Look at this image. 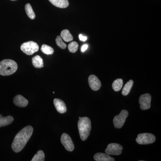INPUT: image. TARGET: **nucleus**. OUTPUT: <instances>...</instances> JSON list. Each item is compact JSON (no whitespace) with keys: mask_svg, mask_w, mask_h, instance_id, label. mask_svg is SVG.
<instances>
[{"mask_svg":"<svg viewBox=\"0 0 161 161\" xmlns=\"http://www.w3.org/2000/svg\"><path fill=\"white\" fill-rule=\"evenodd\" d=\"M33 129L31 126H27L18 132L15 136L11 147L15 153L20 152L26 146L32 135Z\"/></svg>","mask_w":161,"mask_h":161,"instance_id":"obj_1","label":"nucleus"},{"mask_svg":"<svg viewBox=\"0 0 161 161\" xmlns=\"http://www.w3.org/2000/svg\"><path fill=\"white\" fill-rule=\"evenodd\" d=\"M78 128L81 140H86L90 134L92 126L91 121L88 117H83L79 119Z\"/></svg>","mask_w":161,"mask_h":161,"instance_id":"obj_2","label":"nucleus"},{"mask_svg":"<svg viewBox=\"0 0 161 161\" xmlns=\"http://www.w3.org/2000/svg\"><path fill=\"white\" fill-rule=\"evenodd\" d=\"M17 69V64L14 60L5 59L0 62V75L2 76L13 75Z\"/></svg>","mask_w":161,"mask_h":161,"instance_id":"obj_3","label":"nucleus"},{"mask_svg":"<svg viewBox=\"0 0 161 161\" xmlns=\"http://www.w3.org/2000/svg\"><path fill=\"white\" fill-rule=\"evenodd\" d=\"M37 43L33 41H29L23 43L21 46V50L27 55H32L39 50Z\"/></svg>","mask_w":161,"mask_h":161,"instance_id":"obj_4","label":"nucleus"},{"mask_svg":"<svg viewBox=\"0 0 161 161\" xmlns=\"http://www.w3.org/2000/svg\"><path fill=\"white\" fill-rule=\"evenodd\" d=\"M156 140L155 136L151 133H140L137 136L136 138V142L140 145H148L152 144Z\"/></svg>","mask_w":161,"mask_h":161,"instance_id":"obj_5","label":"nucleus"},{"mask_svg":"<svg viewBox=\"0 0 161 161\" xmlns=\"http://www.w3.org/2000/svg\"><path fill=\"white\" fill-rule=\"evenodd\" d=\"M129 115V112L126 110H123L119 115L114 117L113 124L114 126L117 129H120L123 126L126 119Z\"/></svg>","mask_w":161,"mask_h":161,"instance_id":"obj_6","label":"nucleus"},{"mask_svg":"<svg viewBox=\"0 0 161 161\" xmlns=\"http://www.w3.org/2000/svg\"><path fill=\"white\" fill-rule=\"evenodd\" d=\"M122 150L123 147L119 144L111 143L108 145L105 152L109 155H119L121 154Z\"/></svg>","mask_w":161,"mask_h":161,"instance_id":"obj_7","label":"nucleus"},{"mask_svg":"<svg viewBox=\"0 0 161 161\" xmlns=\"http://www.w3.org/2000/svg\"><path fill=\"white\" fill-rule=\"evenodd\" d=\"M61 142L67 151L72 152L75 149V145L68 134L64 133L61 135Z\"/></svg>","mask_w":161,"mask_h":161,"instance_id":"obj_8","label":"nucleus"},{"mask_svg":"<svg viewBox=\"0 0 161 161\" xmlns=\"http://www.w3.org/2000/svg\"><path fill=\"white\" fill-rule=\"evenodd\" d=\"M151 96L150 94H145L141 95L139 99L140 108L142 110L149 109L151 107Z\"/></svg>","mask_w":161,"mask_h":161,"instance_id":"obj_9","label":"nucleus"},{"mask_svg":"<svg viewBox=\"0 0 161 161\" xmlns=\"http://www.w3.org/2000/svg\"><path fill=\"white\" fill-rule=\"evenodd\" d=\"M88 82L90 87L93 91H97L100 89L101 83L95 75H90L88 78Z\"/></svg>","mask_w":161,"mask_h":161,"instance_id":"obj_10","label":"nucleus"},{"mask_svg":"<svg viewBox=\"0 0 161 161\" xmlns=\"http://www.w3.org/2000/svg\"><path fill=\"white\" fill-rule=\"evenodd\" d=\"M53 103L56 110L59 113L62 114L66 112V105L63 101L58 98H55L54 99Z\"/></svg>","mask_w":161,"mask_h":161,"instance_id":"obj_11","label":"nucleus"},{"mask_svg":"<svg viewBox=\"0 0 161 161\" xmlns=\"http://www.w3.org/2000/svg\"><path fill=\"white\" fill-rule=\"evenodd\" d=\"M13 102L17 106L22 108L27 106L28 104V101L20 95H18L14 97Z\"/></svg>","mask_w":161,"mask_h":161,"instance_id":"obj_12","label":"nucleus"},{"mask_svg":"<svg viewBox=\"0 0 161 161\" xmlns=\"http://www.w3.org/2000/svg\"><path fill=\"white\" fill-rule=\"evenodd\" d=\"M94 159L96 161H114L115 159L111 157L109 154L105 153H98L95 154L94 156Z\"/></svg>","mask_w":161,"mask_h":161,"instance_id":"obj_13","label":"nucleus"},{"mask_svg":"<svg viewBox=\"0 0 161 161\" xmlns=\"http://www.w3.org/2000/svg\"><path fill=\"white\" fill-rule=\"evenodd\" d=\"M53 6L60 8H66L68 7L69 3L68 0H49Z\"/></svg>","mask_w":161,"mask_h":161,"instance_id":"obj_14","label":"nucleus"},{"mask_svg":"<svg viewBox=\"0 0 161 161\" xmlns=\"http://www.w3.org/2000/svg\"><path fill=\"white\" fill-rule=\"evenodd\" d=\"M14 120V119L10 115L4 117L2 115H0V127L6 126L10 125Z\"/></svg>","mask_w":161,"mask_h":161,"instance_id":"obj_15","label":"nucleus"},{"mask_svg":"<svg viewBox=\"0 0 161 161\" xmlns=\"http://www.w3.org/2000/svg\"><path fill=\"white\" fill-rule=\"evenodd\" d=\"M32 64L36 68H41L43 67V59L40 56H35L32 58Z\"/></svg>","mask_w":161,"mask_h":161,"instance_id":"obj_16","label":"nucleus"},{"mask_svg":"<svg viewBox=\"0 0 161 161\" xmlns=\"http://www.w3.org/2000/svg\"><path fill=\"white\" fill-rule=\"evenodd\" d=\"M60 36L65 42H69L73 40V36L67 29L64 30L61 32Z\"/></svg>","mask_w":161,"mask_h":161,"instance_id":"obj_17","label":"nucleus"},{"mask_svg":"<svg viewBox=\"0 0 161 161\" xmlns=\"http://www.w3.org/2000/svg\"><path fill=\"white\" fill-rule=\"evenodd\" d=\"M133 83H134V81L132 80H130L126 83L123 88L122 91V95L124 96H127V95H129L132 86H133Z\"/></svg>","mask_w":161,"mask_h":161,"instance_id":"obj_18","label":"nucleus"},{"mask_svg":"<svg viewBox=\"0 0 161 161\" xmlns=\"http://www.w3.org/2000/svg\"><path fill=\"white\" fill-rule=\"evenodd\" d=\"M123 85V80L121 78H118L114 80L112 85V88L115 92H119Z\"/></svg>","mask_w":161,"mask_h":161,"instance_id":"obj_19","label":"nucleus"},{"mask_svg":"<svg viewBox=\"0 0 161 161\" xmlns=\"http://www.w3.org/2000/svg\"><path fill=\"white\" fill-rule=\"evenodd\" d=\"M25 11L28 17L31 19H34L36 18V14L33 10L32 6L29 3H27L25 6Z\"/></svg>","mask_w":161,"mask_h":161,"instance_id":"obj_20","label":"nucleus"},{"mask_svg":"<svg viewBox=\"0 0 161 161\" xmlns=\"http://www.w3.org/2000/svg\"><path fill=\"white\" fill-rule=\"evenodd\" d=\"M41 51L45 54L52 55L54 53V49L51 47L48 46L46 44H43L41 47Z\"/></svg>","mask_w":161,"mask_h":161,"instance_id":"obj_21","label":"nucleus"},{"mask_svg":"<svg viewBox=\"0 0 161 161\" xmlns=\"http://www.w3.org/2000/svg\"><path fill=\"white\" fill-rule=\"evenodd\" d=\"M45 158V155L42 150H39L37 153L35 154L31 161H43Z\"/></svg>","mask_w":161,"mask_h":161,"instance_id":"obj_22","label":"nucleus"},{"mask_svg":"<svg viewBox=\"0 0 161 161\" xmlns=\"http://www.w3.org/2000/svg\"><path fill=\"white\" fill-rule=\"evenodd\" d=\"M78 43L74 41L70 43L68 45V49L70 53H75L78 50Z\"/></svg>","mask_w":161,"mask_h":161,"instance_id":"obj_23","label":"nucleus"},{"mask_svg":"<svg viewBox=\"0 0 161 161\" xmlns=\"http://www.w3.org/2000/svg\"><path fill=\"white\" fill-rule=\"evenodd\" d=\"M56 43L57 45L61 49H65L66 48V44L63 42L60 36H58L56 39Z\"/></svg>","mask_w":161,"mask_h":161,"instance_id":"obj_24","label":"nucleus"},{"mask_svg":"<svg viewBox=\"0 0 161 161\" xmlns=\"http://www.w3.org/2000/svg\"><path fill=\"white\" fill-rule=\"evenodd\" d=\"M79 38L80 40H81V41H84H84H86L87 39V37L85 36H82V35L81 34L79 35Z\"/></svg>","mask_w":161,"mask_h":161,"instance_id":"obj_25","label":"nucleus"},{"mask_svg":"<svg viewBox=\"0 0 161 161\" xmlns=\"http://www.w3.org/2000/svg\"><path fill=\"white\" fill-rule=\"evenodd\" d=\"M88 47V45L87 44H84L83 46L81 47V51L82 52H84L87 49Z\"/></svg>","mask_w":161,"mask_h":161,"instance_id":"obj_26","label":"nucleus"},{"mask_svg":"<svg viewBox=\"0 0 161 161\" xmlns=\"http://www.w3.org/2000/svg\"><path fill=\"white\" fill-rule=\"evenodd\" d=\"M11 1H17V0H11Z\"/></svg>","mask_w":161,"mask_h":161,"instance_id":"obj_27","label":"nucleus"}]
</instances>
